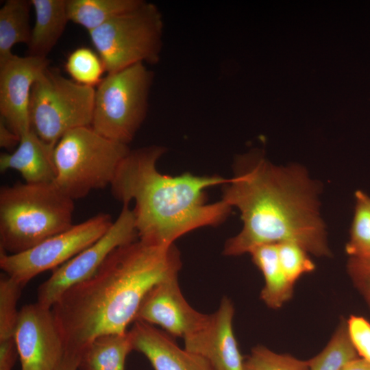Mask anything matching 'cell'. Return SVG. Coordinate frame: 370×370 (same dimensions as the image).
I'll return each mask as SVG.
<instances>
[{"instance_id":"836d02e7","label":"cell","mask_w":370,"mask_h":370,"mask_svg":"<svg viewBox=\"0 0 370 370\" xmlns=\"http://www.w3.org/2000/svg\"><path fill=\"white\" fill-rule=\"evenodd\" d=\"M363 197L366 203L367 204V205L369 206L370 208V197L367 195V194H365V193H363Z\"/></svg>"},{"instance_id":"4dcf8cb0","label":"cell","mask_w":370,"mask_h":370,"mask_svg":"<svg viewBox=\"0 0 370 370\" xmlns=\"http://www.w3.org/2000/svg\"><path fill=\"white\" fill-rule=\"evenodd\" d=\"M20 137L7 125L4 119L0 117V147L10 150L18 146Z\"/></svg>"},{"instance_id":"8992f818","label":"cell","mask_w":370,"mask_h":370,"mask_svg":"<svg viewBox=\"0 0 370 370\" xmlns=\"http://www.w3.org/2000/svg\"><path fill=\"white\" fill-rule=\"evenodd\" d=\"M163 27L157 6L143 1L88 33L106 72L112 74L138 63L157 64Z\"/></svg>"},{"instance_id":"f546056e","label":"cell","mask_w":370,"mask_h":370,"mask_svg":"<svg viewBox=\"0 0 370 370\" xmlns=\"http://www.w3.org/2000/svg\"><path fill=\"white\" fill-rule=\"evenodd\" d=\"M18 356L14 338L0 341V370H12Z\"/></svg>"},{"instance_id":"83f0119b","label":"cell","mask_w":370,"mask_h":370,"mask_svg":"<svg viewBox=\"0 0 370 370\" xmlns=\"http://www.w3.org/2000/svg\"><path fill=\"white\" fill-rule=\"evenodd\" d=\"M346 325L350 341L358 356L370 362V322L363 317L351 315Z\"/></svg>"},{"instance_id":"30bf717a","label":"cell","mask_w":370,"mask_h":370,"mask_svg":"<svg viewBox=\"0 0 370 370\" xmlns=\"http://www.w3.org/2000/svg\"><path fill=\"white\" fill-rule=\"evenodd\" d=\"M138 238L132 209L123 204L119 217L99 239L53 270L51 276L40 284L37 302L51 308L69 288L93 275L114 249Z\"/></svg>"},{"instance_id":"d6a6232c","label":"cell","mask_w":370,"mask_h":370,"mask_svg":"<svg viewBox=\"0 0 370 370\" xmlns=\"http://www.w3.org/2000/svg\"><path fill=\"white\" fill-rule=\"evenodd\" d=\"M342 370H370V362L358 357L349 362Z\"/></svg>"},{"instance_id":"ac0fdd59","label":"cell","mask_w":370,"mask_h":370,"mask_svg":"<svg viewBox=\"0 0 370 370\" xmlns=\"http://www.w3.org/2000/svg\"><path fill=\"white\" fill-rule=\"evenodd\" d=\"M249 254L264 278L261 299L269 308L282 307L292 297L294 284L288 280L282 269L278 244L262 245L254 248Z\"/></svg>"},{"instance_id":"d4e9b609","label":"cell","mask_w":370,"mask_h":370,"mask_svg":"<svg viewBox=\"0 0 370 370\" xmlns=\"http://www.w3.org/2000/svg\"><path fill=\"white\" fill-rule=\"evenodd\" d=\"M23 286L5 273L0 276V341L14 338L19 310L16 305Z\"/></svg>"},{"instance_id":"5bb4252c","label":"cell","mask_w":370,"mask_h":370,"mask_svg":"<svg viewBox=\"0 0 370 370\" xmlns=\"http://www.w3.org/2000/svg\"><path fill=\"white\" fill-rule=\"evenodd\" d=\"M234 315L232 301L223 297L204 323L184 338V348L206 358L215 370H244L245 358L233 330Z\"/></svg>"},{"instance_id":"9c48e42d","label":"cell","mask_w":370,"mask_h":370,"mask_svg":"<svg viewBox=\"0 0 370 370\" xmlns=\"http://www.w3.org/2000/svg\"><path fill=\"white\" fill-rule=\"evenodd\" d=\"M112 223L109 214L99 213L21 253L8 254L0 250V267L24 287L35 276L54 270L93 244Z\"/></svg>"},{"instance_id":"ffe728a7","label":"cell","mask_w":370,"mask_h":370,"mask_svg":"<svg viewBox=\"0 0 370 370\" xmlns=\"http://www.w3.org/2000/svg\"><path fill=\"white\" fill-rule=\"evenodd\" d=\"M30 1L7 0L0 8V61L13 53L12 48L18 43L28 45L32 29Z\"/></svg>"},{"instance_id":"7a4b0ae2","label":"cell","mask_w":370,"mask_h":370,"mask_svg":"<svg viewBox=\"0 0 370 370\" xmlns=\"http://www.w3.org/2000/svg\"><path fill=\"white\" fill-rule=\"evenodd\" d=\"M174 245L137 239L114 249L95 273L69 288L51 307L66 350L82 352L97 337L124 333L149 291L178 276Z\"/></svg>"},{"instance_id":"44dd1931","label":"cell","mask_w":370,"mask_h":370,"mask_svg":"<svg viewBox=\"0 0 370 370\" xmlns=\"http://www.w3.org/2000/svg\"><path fill=\"white\" fill-rule=\"evenodd\" d=\"M143 0H67L69 20L88 32L113 17L132 10Z\"/></svg>"},{"instance_id":"1f68e13d","label":"cell","mask_w":370,"mask_h":370,"mask_svg":"<svg viewBox=\"0 0 370 370\" xmlns=\"http://www.w3.org/2000/svg\"><path fill=\"white\" fill-rule=\"evenodd\" d=\"M82 352L66 350L63 358L54 370H78Z\"/></svg>"},{"instance_id":"7402d4cb","label":"cell","mask_w":370,"mask_h":370,"mask_svg":"<svg viewBox=\"0 0 370 370\" xmlns=\"http://www.w3.org/2000/svg\"><path fill=\"white\" fill-rule=\"evenodd\" d=\"M357 358L358 354L350 341L346 322L341 321L327 345L308 362L309 370H342Z\"/></svg>"},{"instance_id":"e0dca14e","label":"cell","mask_w":370,"mask_h":370,"mask_svg":"<svg viewBox=\"0 0 370 370\" xmlns=\"http://www.w3.org/2000/svg\"><path fill=\"white\" fill-rule=\"evenodd\" d=\"M35 23L27 45L28 56L47 58L64 32L69 20L67 0H29Z\"/></svg>"},{"instance_id":"ba28073f","label":"cell","mask_w":370,"mask_h":370,"mask_svg":"<svg viewBox=\"0 0 370 370\" xmlns=\"http://www.w3.org/2000/svg\"><path fill=\"white\" fill-rule=\"evenodd\" d=\"M153 73L138 63L107 76L97 85L91 127L128 145L145 121Z\"/></svg>"},{"instance_id":"3957f363","label":"cell","mask_w":370,"mask_h":370,"mask_svg":"<svg viewBox=\"0 0 370 370\" xmlns=\"http://www.w3.org/2000/svg\"><path fill=\"white\" fill-rule=\"evenodd\" d=\"M165 150L159 145L130 150L120 163L110 188L123 204L134 202L132 212L138 238L167 247L193 230L223 223L232 208L222 199L208 203L206 196L208 188L223 186L229 179L160 173L156 164Z\"/></svg>"},{"instance_id":"d6986e66","label":"cell","mask_w":370,"mask_h":370,"mask_svg":"<svg viewBox=\"0 0 370 370\" xmlns=\"http://www.w3.org/2000/svg\"><path fill=\"white\" fill-rule=\"evenodd\" d=\"M132 350L129 330L99 336L84 348L78 370H125L126 358Z\"/></svg>"},{"instance_id":"603a6c76","label":"cell","mask_w":370,"mask_h":370,"mask_svg":"<svg viewBox=\"0 0 370 370\" xmlns=\"http://www.w3.org/2000/svg\"><path fill=\"white\" fill-rule=\"evenodd\" d=\"M355 199L354 218L345 251L350 257L368 258H370V208L362 191L357 190Z\"/></svg>"},{"instance_id":"277c9868","label":"cell","mask_w":370,"mask_h":370,"mask_svg":"<svg viewBox=\"0 0 370 370\" xmlns=\"http://www.w3.org/2000/svg\"><path fill=\"white\" fill-rule=\"evenodd\" d=\"M74 200L54 182L18 183L0 189V250L25 251L73 223Z\"/></svg>"},{"instance_id":"7c38bea8","label":"cell","mask_w":370,"mask_h":370,"mask_svg":"<svg viewBox=\"0 0 370 370\" xmlns=\"http://www.w3.org/2000/svg\"><path fill=\"white\" fill-rule=\"evenodd\" d=\"M49 62L47 58L14 53L0 61V117L19 137L32 130L29 114L32 88Z\"/></svg>"},{"instance_id":"cb8c5ba5","label":"cell","mask_w":370,"mask_h":370,"mask_svg":"<svg viewBox=\"0 0 370 370\" xmlns=\"http://www.w3.org/2000/svg\"><path fill=\"white\" fill-rule=\"evenodd\" d=\"M64 66L73 80L91 87L101 82V76L106 72L99 56L86 47L73 51L67 57Z\"/></svg>"},{"instance_id":"52a82bcc","label":"cell","mask_w":370,"mask_h":370,"mask_svg":"<svg viewBox=\"0 0 370 370\" xmlns=\"http://www.w3.org/2000/svg\"><path fill=\"white\" fill-rule=\"evenodd\" d=\"M95 88L63 76L47 67L34 83L29 99L31 129L42 140L55 146L67 132L90 127Z\"/></svg>"},{"instance_id":"2e32d148","label":"cell","mask_w":370,"mask_h":370,"mask_svg":"<svg viewBox=\"0 0 370 370\" xmlns=\"http://www.w3.org/2000/svg\"><path fill=\"white\" fill-rule=\"evenodd\" d=\"M54 147L42 140L31 130L20 137L17 148L0 155V171L9 169L20 173L25 182H54L56 176L53 160Z\"/></svg>"},{"instance_id":"4fadbf2b","label":"cell","mask_w":370,"mask_h":370,"mask_svg":"<svg viewBox=\"0 0 370 370\" xmlns=\"http://www.w3.org/2000/svg\"><path fill=\"white\" fill-rule=\"evenodd\" d=\"M175 276L160 282L146 295L135 321L161 327L171 336L185 338L197 330L208 314L195 310L184 298Z\"/></svg>"},{"instance_id":"4316f807","label":"cell","mask_w":370,"mask_h":370,"mask_svg":"<svg viewBox=\"0 0 370 370\" xmlns=\"http://www.w3.org/2000/svg\"><path fill=\"white\" fill-rule=\"evenodd\" d=\"M278 256L282 269L293 284L304 275L312 272L315 264L308 252L297 243L283 242L278 244Z\"/></svg>"},{"instance_id":"6da1fadb","label":"cell","mask_w":370,"mask_h":370,"mask_svg":"<svg viewBox=\"0 0 370 370\" xmlns=\"http://www.w3.org/2000/svg\"><path fill=\"white\" fill-rule=\"evenodd\" d=\"M235 167L223 185L222 200L238 208L243 225L226 241L224 255L292 242L316 256H331L319 212V184L305 168L278 166L256 153L239 157Z\"/></svg>"},{"instance_id":"5b68a950","label":"cell","mask_w":370,"mask_h":370,"mask_svg":"<svg viewBox=\"0 0 370 370\" xmlns=\"http://www.w3.org/2000/svg\"><path fill=\"white\" fill-rule=\"evenodd\" d=\"M130 151L128 145L108 139L91 127L71 130L54 147V183L72 199L83 198L110 186Z\"/></svg>"},{"instance_id":"8fae6325","label":"cell","mask_w":370,"mask_h":370,"mask_svg":"<svg viewBox=\"0 0 370 370\" xmlns=\"http://www.w3.org/2000/svg\"><path fill=\"white\" fill-rule=\"evenodd\" d=\"M14 338L21 370H54L65 354L51 308L37 301L19 310Z\"/></svg>"},{"instance_id":"9a60e30c","label":"cell","mask_w":370,"mask_h":370,"mask_svg":"<svg viewBox=\"0 0 370 370\" xmlns=\"http://www.w3.org/2000/svg\"><path fill=\"white\" fill-rule=\"evenodd\" d=\"M129 332L134 350L143 354L154 370H215L206 358L181 348L172 336L153 325L134 321Z\"/></svg>"},{"instance_id":"484cf974","label":"cell","mask_w":370,"mask_h":370,"mask_svg":"<svg viewBox=\"0 0 370 370\" xmlns=\"http://www.w3.org/2000/svg\"><path fill=\"white\" fill-rule=\"evenodd\" d=\"M244 370H309V366L308 360L278 354L264 346L257 345L245 359Z\"/></svg>"},{"instance_id":"f1b7e54d","label":"cell","mask_w":370,"mask_h":370,"mask_svg":"<svg viewBox=\"0 0 370 370\" xmlns=\"http://www.w3.org/2000/svg\"><path fill=\"white\" fill-rule=\"evenodd\" d=\"M347 269L354 285L370 309V258L350 257Z\"/></svg>"}]
</instances>
